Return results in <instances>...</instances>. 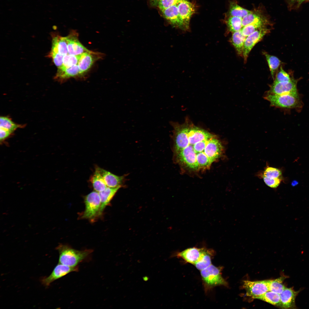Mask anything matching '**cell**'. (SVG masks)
<instances>
[{"mask_svg": "<svg viewBox=\"0 0 309 309\" xmlns=\"http://www.w3.org/2000/svg\"><path fill=\"white\" fill-rule=\"evenodd\" d=\"M66 37L68 54L77 56L90 51L80 43L78 38V34L75 31H71Z\"/></svg>", "mask_w": 309, "mask_h": 309, "instance_id": "10", "label": "cell"}, {"mask_svg": "<svg viewBox=\"0 0 309 309\" xmlns=\"http://www.w3.org/2000/svg\"><path fill=\"white\" fill-rule=\"evenodd\" d=\"M297 80L293 78L289 82H278L274 81L270 87L268 94H298L297 88Z\"/></svg>", "mask_w": 309, "mask_h": 309, "instance_id": "9", "label": "cell"}, {"mask_svg": "<svg viewBox=\"0 0 309 309\" xmlns=\"http://www.w3.org/2000/svg\"><path fill=\"white\" fill-rule=\"evenodd\" d=\"M290 8L299 7L301 3L306 0H286Z\"/></svg>", "mask_w": 309, "mask_h": 309, "instance_id": "36", "label": "cell"}, {"mask_svg": "<svg viewBox=\"0 0 309 309\" xmlns=\"http://www.w3.org/2000/svg\"><path fill=\"white\" fill-rule=\"evenodd\" d=\"M23 126L16 124L8 117L1 116L0 127L6 129L12 133L17 128H21Z\"/></svg>", "mask_w": 309, "mask_h": 309, "instance_id": "31", "label": "cell"}, {"mask_svg": "<svg viewBox=\"0 0 309 309\" xmlns=\"http://www.w3.org/2000/svg\"><path fill=\"white\" fill-rule=\"evenodd\" d=\"M270 23L267 18L244 26L241 30L243 34L247 37L256 30L270 25Z\"/></svg>", "mask_w": 309, "mask_h": 309, "instance_id": "25", "label": "cell"}, {"mask_svg": "<svg viewBox=\"0 0 309 309\" xmlns=\"http://www.w3.org/2000/svg\"><path fill=\"white\" fill-rule=\"evenodd\" d=\"M101 56L100 53L90 51L80 55L78 65L81 74L88 71L94 63L100 58Z\"/></svg>", "mask_w": 309, "mask_h": 309, "instance_id": "15", "label": "cell"}, {"mask_svg": "<svg viewBox=\"0 0 309 309\" xmlns=\"http://www.w3.org/2000/svg\"><path fill=\"white\" fill-rule=\"evenodd\" d=\"M148 279V277L147 276L144 277L143 278V279L144 281H147Z\"/></svg>", "mask_w": 309, "mask_h": 309, "instance_id": "39", "label": "cell"}, {"mask_svg": "<svg viewBox=\"0 0 309 309\" xmlns=\"http://www.w3.org/2000/svg\"><path fill=\"white\" fill-rule=\"evenodd\" d=\"M213 254V250L203 248L200 257L194 265L200 271L207 268L212 264L211 258Z\"/></svg>", "mask_w": 309, "mask_h": 309, "instance_id": "21", "label": "cell"}, {"mask_svg": "<svg viewBox=\"0 0 309 309\" xmlns=\"http://www.w3.org/2000/svg\"><path fill=\"white\" fill-rule=\"evenodd\" d=\"M97 167L107 187L111 188L118 187H122L124 185L125 176H118L100 167Z\"/></svg>", "mask_w": 309, "mask_h": 309, "instance_id": "16", "label": "cell"}, {"mask_svg": "<svg viewBox=\"0 0 309 309\" xmlns=\"http://www.w3.org/2000/svg\"><path fill=\"white\" fill-rule=\"evenodd\" d=\"M300 291H296L292 288L286 287L280 294V307L284 309L296 308L295 299Z\"/></svg>", "mask_w": 309, "mask_h": 309, "instance_id": "14", "label": "cell"}, {"mask_svg": "<svg viewBox=\"0 0 309 309\" xmlns=\"http://www.w3.org/2000/svg\"><path fill=\"white\" fill-rule=\"evenodd\" d=\"M78 270V266L70 267L58 263L49 276L47 277H44L41 280V283L45 286H48L55 280L62 277L70 272H77Z\"/></svg>", "mask_w": 309, "mask_h": 309, "instance_id": "8", "label": "cell"}, {"mask_svg": "<svg viewBox=\"0 0 309 309\" xmlns=\"http://www.w3.org/2000/svg\"><path fill=\"white\" fill-rule=\"evenodd\" d=\"M241 30L232 33L231 41L238 54L243 56L244 44L246 37L243 34Z\"/></svg>", "mask_w": 309, "mask_h": 309, "instance_id": "22", "label": "cell"}, {"mask_svg": "<svg viewBox=\"0 0 309 309\" xmlns=\"http://www.w3.org/2000/svg\"><path fill=\"white\" fill-rule=\"evenodd\" d=\"M272 106L286 108H298L300 105L298 94H267L264 97Z\"/></svg>", "mask_w": 309, "mask_h": 309, "instance_id": "4", "label": "cell"}, {"mask_svg": "<svg viewBox=\"0 0 309 309\" xmlns=\"http://www.w3.org/2000/svg\"><path fill=\"white\" fill-rule=\"evenodd\" d=\"M121 187H120L115 188L107 187L104 190L98 193L101 202L99 215L102 214L105 207L109 203L116 192Z\"/></svg>", "mask_w": 309, "mask_h": 309, "instance_id": "20", "label": "cell"}, {"mask_svg": "<svg viewBox=\"0 0 309 309\" xmlns=\"http://www.w3.org/2000/svg\"><path fill=\"white\" fill-rule=\"evenodd\" d=\"M256 299L280 307V294L273 292L268 291Z\"/></svg>", "mask_w": 309, "mask_h": 309, "instance_id": "27", "label": "cell"}, {"mask_svg": "<svg viewBox=\"0 0 309 309\" xmlns=\"http://www.w3.org/2000/svg\"><path fill=\"white\" fill-rule=\"evenodd\" d=\"M203 249V248H190L177 253L175 256L181 258L187 262L194 265L199 258Z\"/></svg>", "mask_w": 309, "mask_h": 309, "instance_id": "18", "label": "cell"}, {"mask_svg": "<svg viewBox=\"0 0 309 309\" xmlns=\"http://www.w3.org/2000/svg\"><path fill=\"white\" fill-rule=\"evenodd\" d=\"M288 277L286 276H282L275 280H269V291L281 294L286 288L283 282Z\"/></svg>", "mask_w": 309, "mask_h": 309, "instance_id": "28", "label": "cell"}, {"mask_svg": "<svg viewBox=\"0 0 309 309\" xmlns=\"http://www.w3.org/2000/svg\"><path fill=\"white\" fill-rule=\"evenodd\" d=\"M177 6L180 16L186 30H187L189 27L190 18L195 11V6L187 0L180 2Z\"/></svg>", "mask_w": 309, "mask_h": 309, "instance_id": "12", "label": "cell"}, {"mask_svg": "<svg viewBox=\"0 0 309 309\" xmlns=\"http://www.w3.org/2000/svg\"><path fill=\"white\" fill-rule=\"evenodd\" d=\"M164 17L175 27L186 30L180 16L177 5H172L161 11Z\"/></svg>", "mask_w": 309, "mask_h": 309, "instance_id": "13", "label": "cell"}, {"mask_svg": "<svg viewBox=\"0 0 309 309\" xmlns=\"http://www.w3.org/2000/svg\"><path fill=\"white\" fill-rule=\"evenodd\" d=\"M51 52L58 53L64 56L68 54L66 37L58 35L52 36Z\"/></svg>", "mask_w": 309, "mask_h": 309, "instance_id": "19", "label": "cell"}, {"mask_svg": "<svg viewBox=\"0 0 309 309\" xmlns=\"http://www.w3.org/2000/svg\"><path fill=\"white\" fill-rule=\"evenodd\" d=\"M184 0H160L157 5L162 11L172 5H177L180 2Z\"/></svg>", "mask_w": 309, "mask_h": 309, "instance_id": "34", "label": "cell"}, {"mask_svg": "<svg viewBox=\"0 0 309 309\" xmlns=\"http://www.w3.org/2000/svg\"><path fill=\"white\" fill-rule=\"evenodd\" d=\"M80 57V55L74 56L68 54L64 56L63 59L62 65L60 67L67 68L78 65Z\"/></svg>", "mask_w": 309, "mask_h": 309, "instance_id": "32", "label": "cell"}, {"mask_svg": "<svg viewBox=\"0 0 309 309\" xmlns=\"http://www.w3.org/2000/svg\"><path fill=\"white\" fill-rule=\"evenodd\" d=\"M59 254L58 263L70 267L78 266L93 252L92 249L78 250L69 246L61 244L56 247Z\"/></svg>", "mask_w": 309, "mask_h": 309, "instance_id": "2", "label": "cell"}, {"mask_svg": "<svg viewBox=\"0 0 309 309\" xmlns=\"http://www.w3.org/2000/svg\"><path fill=\"white\" fill-rule=\"evenodd\" d=\"M269 280L256 281L244 280L243 287L246 292V295L256 299L269 290Z\"/></svg>", "mask_w": 309, "mask_h": 309, "instance_id": "6", "label": "cell"}, {"mask_svg": "<svg viewBox=\"0 0 309 309\" xmlns=\"http://www.w3.org/2000/svg\"><path fill=\"white\" fill-rule=\"evenodd\" d=\"M242 20L240 17L229 16L226 21L229 30L233 33L241 30L243 27Z\"/></svg>", "mask_w": 309, "mask_h": 309, "instance_id": "30", "label": "cell"}, {"mask_svg": "<svg viewBox=\"0 0 309 309\" xmlns=\"http://www.w3.org/2000/svg\"><path fill=\"white\" fill-rule=\"evenodd\" d=\"M281 171L279 169L268 167L264 170L262 175L263 180L266 185L275 188H277L281 181Z\"/></svg>", "mask_w": 309, "mask_h": 309, "instance_id": "11", "label": "cell"}, {"mask_svg": "<svg viewBox=\"0 0 309 309\" xmlns=\"http://www.w3.org/2000/svg\"><path fill=\"white\" fill-rule=\"evenodd\" d=\"M267 18H268L263 14L260 10L259 9H254L242 18L243 27Z\"/></svg>", "mask_w": 309, "mask_h": 309, "instance_id": "23", "label": "cell"}, {"mask_svg": "<svg viewBox=\"0 0 309 309\" xmlns=\"http://www.w3.org/2000/svg\"><path fill=\"white\" fill-rule=\"evenodd\" d=\"M251 12L238 5L236 1H231L229 4V16L237 17L243 18Z\"/></svg>", "mask_w": 309, "mask_h": 309, "instance_id": "26", "label": "cell"}, {"mask_svg": "<svg viewBox=\"0 0 309 309\" xmlns=\"http://www.w3.org/2000/svg\"><path fill=\"white\" fill-rule=\"evenodd\" d=\"M221 268L211 264L207 268L200 271L201 275L206 289L216 286H226L227 282L222 276Z\"/></svg>", "mask_w": 309, "mask_h": 309, "instance_id": "3", "label": "cell"}, {"mask_svg": "<svg viewBox=\"0 0 309 309\" xmlns=\"http://www.w3.org/2000/svg\"><path fill=\"white\" fill-rule=\"evenodd\" d=\"M270 31L269 29L267 27H264L256 30L246 37L244 44L243 54L245 63L246 62L249 54L253 47Z\"/></svg>", "mask_w": 309, "mask_h": 309, "instance_id": "7", "label": "cell"}, {"mask_svg": "<svg viewBox=\"0 0 309 309\" xmlns=\"http://www.w3.org/2000/svg\"><path fill=\"white\" fill-rule=\"evenodd\" d=\"M82 75L78 65L71 67L63 68H58L55 79L61 82L72 77H75Z\"/></svg>", "mask_w": 309, "mask_h": 309, "instance_id": "17", "label": "cell"}, {"mask_svg": "<svg viewBox=\"0 0 309 309\" xmlns=\"http://www.w3.org/2000/svg\"><path fill=\"white\" fill-rule=\"evenodd\" d=\"M49 56L52 58L54 63L58 68L62 66L64 56L58 53L51 52L49 53Z\"/></svg>", "mask_w": 309, "mask_h": 309, "instance_id": "35", "label": "cell"}, {"mask_svg": "<svg viewBox=\"0 0 309 309\" xmlns=\"http://www.w3.org/2000/svg\"><path fill=\"white\" fill-rule=\"evenodd\" d=\"M271 74L274 79L276 72L280 65L281 61L277 57L270 55L266 52L264 53Z\"/></svg>", "mask_w": 309, "mask_h": 309, "instance_id": "29", "label": "cell"}, {"mask_svg": "<svg viewBox=\"0 0 309 309\" xmlns=\"http://www.w3.org/2000/svg\"><path fill=\"white\" fill-rule=\"evenodd\" d=\"M11 133L9 131L5 128L0 127V140L3 141L8 137Z\"/></svg>", "mask_w": 309, "mask_h": 309, "instance_id": "37", "label": "cell"}, {"mask_svg": "<svg viewBox=\"0 0 309 309\" xmlns=\"http://www.w3.org/2000/svg\"><path fill=\"white\" fill-rule=\"evenodd\" d=\"M293 78L283 69L282 67H281L280 70L276 76L274 81L278 82H289L291 81Z\"/></svg>", "mask_w": 309, "mask_h": 309, "instance_id": "33", "label": "cell"}, {"mask_svg": "<svg viewBox=\"0 0 309 309\" xmlns=\"http://www.w3.org/2000/svg\"><path fill=\"white\" fill-rule=\"evenodd\" d=\"M160 0H150L152 5H157L158 3Z\"/></svg>", "mask_w": 309, "mask_h": 309, "instance_id": "38", "label": "cell"}, {"mask_svg": "<svg viewBox=\"0 0 309 309\" xmlns=\"http://www.w3.org/2000/svg\"><path fill=\"white\" fill-rule=\"evenodd\" d=\"M174 151L186 167L197 170L209 167L221 155V142L204 130L178 124L173 126Z\"/></svg>", "mask_w": 309, "mask_h": 309, "instance_id": "1", "label": "cell"}, {"mask_svg": "<svg viewBox=\"0 0 309 309\" xmlns=\"http://www.w3.org/2000/svg\"><path fill=\"white\" fill-rule=\"evenodd\" d=\"M90 181L94 190L98 193L103 191L107 187L97 167Z\"/></svg>", "mask_w": 309, "mask_h": 309, "instance_id": "24", "label": "cell"}, {"mask_svg": "<svg viewBox=\"0 0 309 309\" xmlns=\"http://www.w3.org/2000/svg\"><path fill=\"white\" fill-rule=\"evenodd\" d=\"M85 209L82 217L91 219L99 215L101 202L98 192L93 191L85 198Z\"/></svg>", "mask_w": 309, "mask_h": 309, "instance_id": "5", "label": "cell"}]
</instances>
